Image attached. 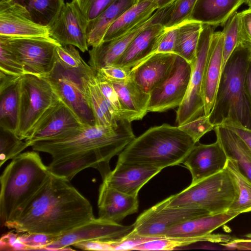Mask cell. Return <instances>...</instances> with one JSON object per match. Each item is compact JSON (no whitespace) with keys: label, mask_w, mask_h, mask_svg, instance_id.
Returning <instances> with one entry per match:
<instances>
[{"label":"cell","mask_w":251,"mask_h":251,"mask_svg":"<svg viewBox=\"0 0 251 251\" xmlns=\"http://www.w3.org/2000/svg\"><path fill=\"white\" fill-rule=\"evenodd\" d=\"M246 86L248 98L251 106V62L250 61L246 77Z\"/></svg>","instance_id":"11a10c76"},{"label":"cell","mask_w":251,"mask_h":251,"mask_svg":"<svg viewBox=\"0 0 251 251\" xmlns=\"http://www.w3.org/2000/svg\"><path fill=\"white\" fill-rule=\"evenodd\" d=\"M36 151L12 159L0 177V220L2 226L35 195L50 175Z\"/></svg>","instance_id":"277c9868"},{"label":"cell","mask_w":251,"mask_h":251,"mask_svg":"<svg viewBox=\"0 0 251 251\" xmlns=\"http://www.w3.org/2000/svg\"><path fill=\"white\" fill-rule=\"evenodd\" d=\"M198 0H175L169 7L161 24L165 29L177 27L191 20Z\"/></svg>","instance_id":"74e56055"},{"label":"cell","mask_w":251,"mask_h":251,"mask_svg":"<svg viewBox=\"0 0 251 251\" xmlns=\"http://www.w3.org/2000/svg\"><path fill=\"white\" fill-rule=\"evenodd\" d=\"M177 55L174 53H157L131 70V76L146 92L150 93L170 75Z\"/></svg>","instance_id":"44dd1931"},{"label":"cell","mask_w":251,"mask_h":251,"mask_svg":"<svg viewBox=\"0 0 251 251\" xmlns=\"http://www.w3.org/2000/svg\"><path fill=\"white\" fill-rule=\"evenodd\" d=\"M133 229V226H124L100 218L89 222L57 237L42 250H68L70 246L86 241H115Z\"/></svg>","instance_id":"4fadbf2b"},{"label":"cell","mask_w":251,"mask_h":251,"mask_svg":"<svg viewBox=\"0 0 251 251\" xmlns=\"http://www.w3.org/2000/svg\"><path fill=\"white\" fill-rule=\"evenodd\" d=\"M249 238L248 239L235 238L221 244L230 250L250 251L251 250V238Z\"/></svg>","instance_id":"db71d44e"},{"label":"cell","mask_w":251,"mask_h":251,"mask_svg":"<svg viewBox=\"0 0 251 251\" xmlns=\"http://www.w3.org/2000/svg\"><path fill=\"white\" fill-rule=\"evenodd\" d=\"M99 218L120 223L127 216L137 212V196L128 195L109 186L102 181L99 190Z\"/></svg>","instance_id":"7402d4cb"},{"label":"cell","mask_w":251,"mask_h":251,"mask_svg":"<svg viewBox=\"0 0 251 251\" xmlns=\"http://www.w3.org/2000/svg\"><path fill=\"white\" fill-rule=\"evenodd\" d=\"M224 35L222 31L214 32L212 36L206 62L202 87L204 115L210 118L215 110L222 77Z\"/></svg>","instance_id":"ac0fdd59"},{"label":"cell","mask_w":251,"mask_h":251,"mask_svg":"<svg viewBox=\"0 0 251 251\" xmlns=\"http://www.w3.org/2000/svg\"><path fill=\"white\" fill-rule=\"evenodd\" d=\"M85 126L60 99L41 121L31 135L25 140L28 147L35 142L57 139Z\"/></svg>","instance_id":"d6986e66"},{"label":"cell","mask_w":251,"mask_h":251,"mask_svg":"<svg viewBox=\"0 0 251 251\" xmlns=\"http://www.w3.org/2000/svg\"><path fill=\"white\" fill-rule=\"evenodd\" d=\"M246 0H198L191 19L215 27L224 26Z\"/></svg>","instance_id":"484cf974"},{"label":"cell","mask_w":251,"mask_h":251,"mask_svg":"<svg viewBox=\"0 0 251 251\" xmlns=\"http://www.w3.org/2000/svg\"><path fill=\"white\" fill-rule=\"evenodd\" d=\"M228 158L235 160L241 173L251 181V153L234 133L215 124L214 130Z\"/></svg>","instance_id":"f546056e"},{"label":"cell","mask_w":251,"mask_h":251,"mask_svg":"<svg viewBox=\"0 0 251 251\" xmlns=\"http://www.w3.org/2000/svg\"><path fill=\"white\" fill-rule=\"evenodd\" d=\"M202 24L188 20L177 26L174 53L191 64L196 57Z\"/></svg>","instance_id":"4dcf8cb0"},{"label":"cell","mask_w":251,"mask_h":251,"mask_svg":"<svg viewBox=\"0 0 251 251\" xmlns=\"http://www.w3.org/2000/svg\"><path fill=\"white\" fill-rule=\"evenodd\" d=\"M140 235L131 230L126 235L118 240L112 241L113 251L134 250L139 245L156 239Z\"/></svg>","instance_id":"7dc6e473"},{"label":"cell","mask_w":251,"mask_h":251,"mask_svg":"<svg viewBox=\"0 0 251 251\" xmlns=\"http://www.w3.org/2000/svg\"><path fill=\"white\" fill-rule=\"evenodd\" d=\"M235 182L225 168L218 173L191 184L183 191L165 199L168 207H196L211 215L226 212L237 199Z\"/></svg>","instance_id":"5b68a950"},{"label":"cell","mask_w":251,"mask_h":251,"mask_svg":"<svg viewBox=\"0 0 251 251\" xmlns=\"http://www.w3.org/2000/svg\"><path fill=\"white\" fill-rule=\"evenodd\" d=\"M216 27L202 24L196 57L191 65L187 91L176 113L177 126L185 124L204 115L202 87L211 39Z\"/></svg>","instance_id":"30bf717a"},{"label":"cell","mask_w":251,"mask_h":251,"mask_svg":"<svg viewBox=\"0 0 251 251\" xmlns=\"http://www.w3.org/2000/svg\"><path fill=\"white\" fill-rule=\"evenodd\" d=\"M88 168L97 169L102 180L111 171L109 162L101 155L94 151L69 156L56 161H51L48 166L50 173L69 181L79 172Z\"/></svg>","instance_id":"cb8c5ba5"},{"label":"cell","mask_w":251,"mask_h":251,"mask_svg":"<svg viewBox=\"0 0 251 251\" xmlns=\"http://www.w3.org/2000/svg\"><path fill=\"white\" fill-rule=\"evenodd\" d=\"M215 124L232 131L245 144L251 153V128L230 117H224Z\"/></svg>","instance_id":"ee69618b"},{"label":"cell","mask_w":251,"mask_h":251,"mask_svg":"<svg viewBox=\"0 0 251 251\" xmlns=\"http://www.w3.org/2000/svg\"><path fill=\"white\" fill-rule=\"evenodd\" d=\"M95 73L89 65L71 69L63 66L57 60L53 70L46 77L60 99L85 126L95 125L88 81Z\"/></svg>","instance_id":"ba28073f"},{"label":"cell","mask_w":251,"mask_h":251,"mask_svg":"<svg viewBox=\"0 0 251 251\" xmlns=\"http://www.w3.org/2000/svg\"><path fill=\"white\" fill-rule=\"evenodd\" d=\"M239 13V37L243 47L251 50V8Z\"/></svg>","instance_id":"c3c4849f"},{"label":"cell","mask_w":251,"mask_h":251,"mask_svg":"<svg viewBox=\"0 0 251 251\" xmlns=\"http://www.w3.org/2000/svg\"><path fill=\"white\" fill-rule=\"evenodd\" d=\"M225 168L232 177L238 192L237 199L227 212L239 215L251 211V181L241 173L235 160L228 158Z\"/></svg>","instance_id":"d6a6232c"},{"label":"cell","mask_w":251,"mask_h":251,"mask_svg":"<svg viewBox=\"0 0 251 251\" xmlns=\"http://www.w3.org/2000/svg\"><path fill=\"white\" fill-rule=\"evenodd\" d=\"M245 3H246L250 8H251V0H246Z\"/></svg>","instance_id":"6f0895ef"},{"label":"cell","mask_w":251,"mask_h":251,"mask_svg":"<svg viewBox=\"0 0 251 251\" xmlns=\"http://www.w3.org/2000/svg\"><path fill=\"white\" fill-rule=\"evenodd\" d=\"M112 241H86L73 245L75 248L83 250L113 251Z\"/></svg>","instance_id":"f5cc1de1"},{"label":"cell","mask_w":251,"mask_h":251,"mask_svg":"<svg viewBox=\"0 0 251 251\" xmlns=\"http://www.w3.org/2000/svg\"><path fill=\"white\" fill-rule=\"evenodd\" d=\"M191 73V64L177 55L170 75L151 92L148 111L162 112L178 107L186 95Z\"/></svg>","instance_id":"7c38bea8"},{"label":"cell","mask_w":251,"mask_h":251,"mask_svg":"<svg viewBox=\"0 0 251 251\" xmlns=\"http://www.w3.org/2000/svg\"><path fill=\"white\" fill-rule=\"evenodd\" d=\"M138 0H113L98 17L88 21L87 36L89 47L100 44L110 25Z\"/></svg>","instance_id":"83f0119b"},{"label":"cell","mask_w":251,"mask_h":251,"mask_svg":"<svg viewBox=\"0 0 251 251\" xmlns=\"http://www.w3.org/2000/svg\"><path fill=\"white\" fill-rule=\"evenodd\" d=\"M110 81L124 108L133 120L143 119L149 112L150 94L144 91L131 77L123 81Z\"/></svg>","instance_id":"4316f807"},{"label":"cell","mask_w":251,"mask_h":251,"mask_svg":"<svg viewBox=\"0 0 251 251\" xmlns=\"http://www.w3.org/2000/svg\"><path fill=\"white\" fill-rule=\"evenodd\" d=\"M88 21L72 0L65 3L59 15L48 27L49 36L61 46L72 45L84 52L89 47L87 36Z\"/></svg>","instance_id":"5bb4252c"},{"label":"cell","mask_w":251,"mask_h":251,"mask_svg":"<svg viewBox=\"0 0 251 251\" xmlns=\"http://www.w3.org/2000/svg\"><path fill=\"white\" fill-rule=\"evenodd\" d=\"M215 124L208 116L203 115L180 126H177L197 143L206 133L214 130Z\"/></svg>","instance_id":"60d3db41"},{"label":"cell","mask_w":251,"mask_h":251,"mask_svg":"<svg viewBox=\"0 0 251 251\" xmlns=\"http://www.w3.org/2000/svg\"><path fill=\"white\" fill-rule=\"evenodd\" d=\"M174 0H138V2L144 1H150L156 4L158 9H160L168 5Z\"/></svg>","instance_id":"9f6ffc18"},{"label":"cell","mask_w":251,"mask_h":251,"mask_svg":"<svg viewBox=\"0 0 251 251\" xmlns=\"http://www.w3.org/2000/svg\"><path fill=\"white\" fill-rule=\"evenodd\" d=\"M211 215L196 207H168L165 199L146 210L132 225L133 232L143 236L163 238L172 226L192 218Z\"/></svg>","instance_id":"8fae6325"},{"label":"cell","mask_w":251,"mask_h":251,"mask_svg":"<svg viewBox=\"0 0 251 251\" xmlns=\"http://www.w3.org/2000/svg\"><path fill=\"white\" fill-rule=\"evenodd\" d=\"M177 28V26L165 29L164 31L160 34L158 39L154 54L157 53H174Z\"/></svg>","instance_id":"681fc988"},{"label":"cell","mask_w":251,"mask_h":251,"mask_svg":"<svg viewBox=\"0 0 251 251\" xmlns=\"http://www.w3.org/2000/svg\"><path fill=\"white\" fill-rule=\"evenodd\" d=\"M78 6L88 21L103 12L113 0H73Z\"/></svg>","instance_id":"f6af8a7d"},{"label":"cell","mask_w":251,"mask_h":251,"mask_svg":"<svg viewBox=\"0 0 251 251\" xmlns=\"http://www.w3.org/2000/svg\"><path fill=\"white\" fill-rule=\"evenodd\" d=\"M249 50L240 45L232 54L221 78L214 111L221 108V119L230 117L251 128V106L246 86Z\"/></svg>","instance_id":"8992f818"},{"label":"cell","mask_w":251,"mask_h":251,"mask_svg":"<svg viewBox=\"0 0 251 251\" xmlns=\"http://www.w3.org/2000/svg\"><path fill=\"white\" fill-rule=\"evenodd\" d=\"M0 36L50 37L48 27L34 22L25 7L12 0H0Z\"/></svg>","instance_id":"2e32d148"},{"label":"cell","mask_w":251,"mask_h":251,"mask_svg":"<svg viewBox=\"0 0 251 251\" xmlns=\"http://www.w3.org/2000/svg\"><path fill=\"white\" fill-rule=\"evenodd\" d=\"M19 80L0 92V126L3 131L14 135L18 124Z\"/></svg>","instance_id":"1f68e13d"},{"label":"cell","mask_w":251,"mask_h":251,"mask_svg":"<svg viewBox=\"0 0 251 251\" xmlns=\"http://www.w3.org/2000/svg\"><path fill=\"white\" fill-rule=\"evenodd\" d=\"M220 234H211L201 237H163L152 240L138 245L134 250L139 251H170L176 248L187 246L201 241L219 243Z\"/></svg>","instance_id":"d590c367"},{"label":"cell","mask_w":251,"mask_h":251,"mask_svg":"<svg viewBox=\"0 0 251 251\" xmlns=\"http://www.w3.org/2000/svg\"><path fill=\"white\" fill-rule=\"evenodd\" d=\"M90 201L69 180L50 174L35 195L4 226L59 236L94 218Z\"/></svg>","instance_id":"6da1fadb"},{"label":"cell","mask_w":251,"mask_h":251,"mask_svg":"<svg viewBox=\"0 0 251 251\" xmlns=\"http://www.w3.org/2000/svg\"><path fill=\"white\" fill-rule=\"evenodd\" d=\"M0 72L22 77L26 74L22 63L10 50L0 44Z\"/></svg>","instance_id":"b9f144b4"},{"label":"cell","mask_w":251,"mask_h":251,"mask_svg":"<svg viewBox=\"0 0 251 251\" xmlns=\"http://www.w3.org/2000/svg\"><path fill=\"white\" fill-rule=\"evenodd\" d=\"M0 44L14 54L26 74L44 77L53 70L57 59L56 48L61 46L50 37L0 36Z\"/></svg>","instance_id":"9c48e42d"},{"label":"cell","mask_w":251,"mask_h":251,"mask_svg":"<svg viewBox=\"0 0 251 251\" xmlns=\"http://www.w3.org/2000/svg\"><path fill=\"white\" fill-rule=\"evenodd\" d=\"M224 35L223 59L221 73L225 69L235 49L241 45L239 37V13H235L226 22L222 31Z\"/></svg>","instance_id":"8d00e7d4"},{"label":"cell","mask_w":251,"mask_h":251,"mask_svg":"<svg viewBox=\"0 0 251 251\" xmlns=\"http://www.w3.org/2000/svg\"><path fill=\"white\" fill-rule=\"evenodd\" d=\"M56 53L57 61L66 68L79 69L88 65L74 46H59Z\"/></svg>","instance_id":"7bdbcfd3"},{"label":"cell","mask_w":251,"mask_h":251,"mask_svg":"<svg viewBox=\"0 0 251 251\" xmlns=\"http://www.w3.org/2000/svg\"><path fill=\"white\" fill-rule=\"evenodd\" d=\"M24 6L36 23L49 27L56 19L64 0H12Z\"/></svg>","instance_id":"836d02e7"},{"label":"cell","mask_w":251,"mask_h":251,"mask_svg":"<svg viewBox=\"0 0 251 251\" xmlns=\"http://www.w3.org/2000/svg\"><path fill=\"white\" fill-rule=\"evenodd\" d=\"M165 10V7L158 9L150 19L139 24L125 34L92 47L89 51V65L96 72L105 67L113 65L142 30L155 22H161Z\"/></svg>","instance_id":"9a60e30c"},{"label":"cell","mask_w":251,"mask_h":251,"mask_svg":"<svg viewBox=\"0 0 251 251\" xmlns=\"http://www.w3.org/2000/svg\"><path fill=\"white\" fill-rule=\"evenodd\" d=\"M110 81H123L131 78V69L117 65L105 67L96 72Z\"/></svg>","instance_id":"f907efd6"},{"label":"cell","mask_w":251,"mask_h":251,"mask_svg":"<svg viewBox=\"0 0 251 251\" xmlns=\"http://www.w3.org/2000/svg\"><path fill=\"white\" fill-rule=\"evenodd\" d=\"M96 78L100 89L112 113L119 121H134L131 116L125 109L111 82L96 72Z\"/></svg>","instance_id":"f35d334b"},{"label":"cell","mask_w":251,"mask_h":251,"mask_svg":"<svg viewBox=\"0 0 251 251\" xmlns=\"http://www.w3.org/2000/svg\"><path fill=\"white\" fill-rule=\"evenodd\" d=\"M161 170L145 164L117 162L102 181L123 193L138 197L142 187Z\"/></svg>","instance_id":"ffe728a7"},{"label":"cell","mask_w":251,"mask_h":251,"mask_svg":"<svg viewBox=\"0 0 251 251\" xmlns=\"http://www.w3.org/2000/svg\"><path fill=\"white\" fill-rule=\"evenodd\" d=\"M158 9L151 2H139L125 11L109 27L103 41H107L120 36L139 24L150 19Z\"/></svg>","instance_id":"f1b7e54d"},{"label":"cell","mask_w":251,"mask_h":251,"mask_svg":"<svg viewBox=\"0 0 251 251\" xmlns=\"http://www.w3.org/2000/svg\"><path fill=\"white\" fill-rule=\"evenodd\" d=\"M18 239L25 244L27 250H42L46 245L54 241L58 236L42 233H19Z\"/></svg>","instance_id":"bcb514c9"},{"label":"cell","mask_w":251,"mask_h":251,"mask_svg":"<svg viewBox=\"0 0 251 251\" xmlns=\"http://www.w3.org/2000/svg\"><path fill=\"white\" fill-rule=\"evenodd\" d=\"M18 235L8 233L0 239V250H27L26 246L18 238Z\"/></svg>","instance_id":"816d5d0a"},{"label":"cell","mask_w":251,"mask_h":251,"mask_svg":"<svg viewBox=\"0 0 251 251\" xmlns=\"http://www.w3.org/2000/svg\"><path fill=\"white\" fill-rule=\"evenodd\" d=\"M237 214L225 212L191 219L172 226L164 234V237H201L207 236L222 226L235 217Z\"/></svg>","instance_id":"d4e9b609"},{"label":"cell","mask_w":251,"mask_h":251,"mask_svg":"<svg viewBox=\"0 0 251 251\" xmlns=\"http://www.w3.org/2000/svg\"><path fill=\"white\" fill-rule=\"evenodd\" d=\"M18 124L15 136L25 140L53 109L60 98L46 77L26 74L19 82Z\"/></svg>","instance_id":"52a82bcc"},{"label":"cell","mask_w":251,"mask_h":251,"mask_svg":"<svg viewBox=\"0 0 251 251\" xmlns=\"http://www.w3.org/2000/svg\"><path fill=\"white\" fill-rule=\"evenodd\" d=\"M228 157L218 139L210 144L195 145L182 163L192 176L191 184L224 170Z\"/></svg>","instance_id":"e0dca14e"},{"label":"cell","mask_w":251,"mask_h":251,"mask_svg":"<svg viewBox=\"0 0 251 251\" xmlns=\"http://www.w3.org/2000/svg\"><path fill=\"white\" fill-rule=\"evenodd\" d=\"M8 133V135H1L0 141V166L7 161L17 156L26 148L28 144L15 135Z\"/></svg>","instance_id":"ab89813d"},{"label":"cell","mask_w":251,"mask_h":251,"mask_svg":"<svg viewBox=\"0 0 251 251\" xmlns=\"http://www.w3.org/2000/svg\"><path fill=\"white\" fill-rule=\"evenodd\" d=\"M165 30L158 21L142 30L130 42L113 65L132 69L154 53L158 39Z\"/></svg>","instance_id":"603a6c76"},{"label":"cell","mask_w":251,"mask_h":251,"mask_svg":"<svg viewBox=\"0 0 251 251\" xmlns=\"http://www.w3.org/2000/svg\"><path fill=\"white\" fill-rule=\"evenodd\" d=\"M135 137L131 122L122 120L115 126H84L59 138L38 141L31 147L33 151L50 154L51 161L94 151L110 162Z\"/></svg>","instance_id":"7a4b0ae2"},{"label":"cell","mask_w":251,"mask_h":251,"mask_svg":"<svg viewBox=\"0 0 251 251\" xmlns=\"http://www.w3.org/2000/svg\"><path fill=\"white\" fill-rule=\"evenodd\" d=\"M196 144L177 126L164 124L135 137L118 155L117 162L145 164L162 170L182 163Z\"/></svg>","instance_id":"3957f363"},{"label":"cell","mask_w":251,"mask_h":251,"mask_svg":"<svg viewBox=\"0 0 251 251\" xmlns=\"http://www.w3.org/2000/svg\"><path fill=\"white\" fill-rule=\"evenodd\" d=\"M90 102L95 119V125L102 126H117L119 121L108 106L98 84L96 73L88 81Z\"/></svg>","instance_id":"e575fe53"}]
</instances>
